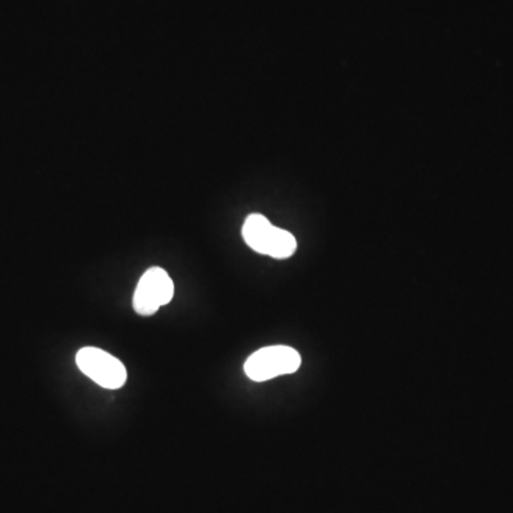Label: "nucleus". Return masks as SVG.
<instances>
[{"instance_id":"f257e3e1","label":"nucleus","mask_w":513,"mask_h":513,"mask_svg":"<svg viewBox=\"0 0 513 513\" xmlns=\"http://www.w3.org/2000/svg\"><path fill=\"white\" fill-rule=\"evenodd\" d=\"M244 241L256 253L266 254L274 258H288L297 250V240L293 234L283 228L274 227L261 214H251L243 226Z\"/></svg>"},{"instance_id":"f03ea898","label":"nucleus","mask_w":513,"mask_h":513,"mask_svg":"<svg viewBox=\"0 0 513 513\" xmlns=\"http://www.w3.org/2000/svg\"><path fill=\"white\" fill-rule=\"evenodd\" d=\"M301 357L296 349L286 346L266 347L248 357L244 371L256 382L268 381L277 377L298 371Z\"/></svg>"},{"instance_id":"7ed1b4c3","label":"nucleus","mask_w":513,"mask_h":513,"mask_svg":"<svg viewBox=\"0 0 513 513\" xmlns=\"http://www.w3.org/2000/svg\"><path fill=\"white\" fill-rule=\"evenodd\" d=\"M76 364L86 377L105 389H119L127 382V369L120 359L95 347L80 349Z\"/></svg>"},{"instance_id":"20e7f679","label":"nucleus","mask_w":513,"mask_h":513,"mask_svg":"<svg viewBox=\"0 0 513 513\" xmlns=\"http://www.w3.org/2000/svg\"><path fill=\"white\" fill-rule=\"evenodd\" d=\"M175 296V284L160 267H153L143 274L133 297V308L138 316L150 317L160 307L170 303Z\"/></svg>"}]
</instances>
